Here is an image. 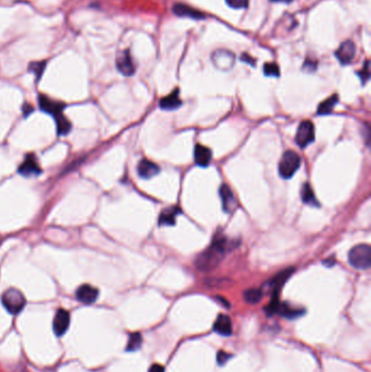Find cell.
Returning a JSON list of instances; mask_svg holds the SVG:
<instances>
[{
	"mask_svg": "<svg viewBox=\"0 0 371 372\" xmlns=\"http://www.w3.org/2000/svg\"><path fill=\"white\" fill-rule=\"evenodd\" d=\"M230 248L228 238L225 235H216L207 251H205L196 260V267L201 270H211L224 258L226 252Z\"/></svg>",
	"mask_w": 371,
	"mask_h": 372,
	"instance_id": "cell-1",
	"label": "cell"
},
{
	"mask_svg": "<svg viewBox=\"0 0 371 372\" xmlns=\"http://www.w3.org/2000/svg\"><path fill=\"white\" fill-rule=\"evenodd\" d=\"M2 303L8 312L18 315L26 307L27 300L19 289L9 288L3 294Z\"/></svg>",
	"mask_w": 371,
	"mask_h": 372,
	"instance_id": "cell-2",
	"label": "cell"
},
{
	"mask_svg": "<svg viewBox=\"0 0 371 372\" xmlns=\"http://www.w3.org/2000/svg\"><path fill=\"white\" fill-rule=\"evenodd\" d=\"M301 167V157L293 151L285 152L279 162V173L283 179H291Z\"/></svg>",
	"mask_w": 371,
	"mask_h": 372,
	"instance_id": "cell-3",
	"label": "cell"
},
{
	"mask_svg": "<svg viewBox=\"0 0 371 372\" xmlns=\"http://www.w3.org/2000/svg\"><path fill=\"white\" fill-rule=\"evenodd\" d=\"M349 260L356 269H368L371 264V247L367 244H362L352 248L349 254Z\"/></svg>",
	"mask_w": 371,
	"mask_h": 372,
	"instance_id": "cell-4",
	"label": "cell"
},
{
	"mask_svg": "<svg viewBox=\"0 0 371 372\" xmlns=\"http://www.w3.org/2000/svg\"><path fill=\"white\" fill-rule=\"evenodd\" d=\"M315 139V127L310 121H303L296 132L295 142L301 148L307 147Z\"/></svg>",
	"mask_w": 371,
	"mask_h": 372,
	"instance_id": "cell-5",
	"label": "cell"
},
{
	"mask_svg": "<svg viewBox=\"0 0 371 372\" xmlns=\"http://www.w3.org/2000/svg\"><path fill=\"white\" fill-rule=\"evenodd\" d=\"M18 172L22 177L33 178V177H37L38 175H40L42 169H40V167H39L36 157L34 155H28L26 157V159H24V161L19 167Z\"/></svg>",
	"mask_w": 371,
	"mask_h": 372,
	"instance_id": "cell-6",
	"label": "cell"
},
{
	"mask_svg": "<svg viewBox=\"0 0 371 372\" xmlns=\"http://www.w3.org/2000/svg\"><path fill=\"white\" fill-rule=\"evenodd\" d=\"M70 313L65 309H59L56 312V316L53 321V329L56 335L61 336L63 335L70 326Z\"/></svg>",
	"mask_w": 371,
	"mask_h": 372,
	"instance_id": "cell-7",
	"label": "cell"
},
{
	"mask_svg": "<svg viewBox=\"0 0 371 372\" xmlns=\"http://www.w3.org/2000/svg\"><path fill=\"white\" fill-rule=\"evenodd\" d=\"M219 194L222 202V209H224L227 213L233 212L237 207V201L232 192V189H231L228 185L222 184L220 187Z\"/></svg>",
	"mask_w": 371,
	"mask_h": 372,
	"instance_id": "cell-8",
	"label": "cell"
},
{
	"mask_svg": "<svg viewBox=\"0 0 371 372\" xmlns=\"http://www.w3.org/2000/svg\"><path fill=\"white\" fill-rule=\"evenodd\" d=\"M117 68L123 76L131 77L135 73V64L133 62L130 51L122 52L117 59Z\"/></svg>",
	"mask_w": 371,
	"mask_h": 372,
	"instance_id": "cell-9",
	"label": "cell"
},
{
	"mask_svg": "<svg viewBox=\"0 0 371 372\" xmlns=\"http://www.w3.org/2000/svg\"><path fill=\"white\" fill-rule=\"evenodd\" d=\"M76 295L78 301H80L81 303H83L85 305H90L94 304L97 301L100 292H98V289L96 287L92 285L83 284L77 289Z\"/></svg>",
	"mask_w": 371,
	"mask_h": 372,
	"instance_id": "cell-10",
	"label": "cell"
},
{
	"mask_svg": "<svg viewBox=\"0 0 371 372\" xmlns=\"http://www.w3.org/2000/svg\"><path fill=\"white\" fill-rule=\"evenodd\" d=\"M356 54L355 44L351 40H346L337 49L335 56L342 64H349L352 62Z\"/></svg>",
	"mask_w": 371,
	"mask_h": 372,
	"instance_id": "cell-11",
	"label": "cell"
},
{
	"mask_svg": "<svg viewBox=\"0 0 371 372\" xmlns=\"http://www.w3.org/2000/svg\"><path fill=\"white\" fill-rule=\"evenodd\" d=\"M38 104H39L40 109L49 114L54 115V117H56L57 114L62 113L63 107H64V105L62 103L55 101V99L49 98L45 95H40L38 97Z\"/></svg>",
	"mask_w": 371,
	"mask_h": 372,
	"instance_id": "cell-12",
	"label": "cell"
},
{
	"mask_svg": "<svg viewBox=\"0 0 371 372\" xmlns=\"http://www.w3.org/2000/svg\"><path fill=\"white\" fill-rule=\"evenodd\" d=\"M159 172L160 168L158 165L148 159H142L137 164V173L142 179L154 178L155 176H157Z\"/></svg>",
	"mask_w": 371,
	"mask_h": 372,
	"instance_id": "cell-13",
	"label": "cell"
},
{
	"mask_svg": "<svg viewBox=\"0 0 371 372\" xmlns=\"http://www.w3.org/2000/svg\"><path fill=\"white\" fill-rule=\"evenodd\" d=\"M212 158V153L208 147L197 144L194 150V159L200 167H207Z\"/></svg>",
	"mask_w": 371,
	"mask_h": 372,
	"instance_id": "cell-14",
	"label": "cell"
},
{
	"mask_svg": "<svg viewBox=\"0 0 371 372\" xmlns=\"http://www.w3.org/2000/svg\"><path fill=\"white\" fill-rule=\"evenodd\" d=\"M173 12H175L178 16H182V18H191L195 20H201L205 18V15L202 12L183 4H177L173 7Z\"/></svg>",
	"mask_w": 371,
	"mask_h": 372,
	"instance_id": "cell-15",
	"label": "cell"
},
{
	"mask_svg": "<svg viewBox=\"0 0 371 372\" xmlns=\"http://www.w3.org/2000/svg\"><path fill=\"white\" fill-rule=\"evenodd\" d=\"M213 331L220 335L230 336L232 334V324L227 315H219L213 324Z\"/></svg>",
	"mask_w": 371,
	"mask_h": 372,
	"instance_id": "cell-16",
	"label": "cell"
},
{
	"mask_svg": "<svg viewBox=\"0 0 371 372\" xmlns=\"http://www.w3.org/2000/svg\"><path fill=\"white\" fill-rule=\"evenodd\" d=\"M181 105H182V102H181L179 96V89H176L170 95L161 98L159 103L160 108L163 110H175L178 109Z\"/></svg>",
	"mask_w": 371,
	"mask_h": 372,
	"instance_id": "cell-17",
	"label": "cell"
},
{
	"mask_svg": "<svg viewBox=\"0 0 371 372\" xmlns=\"http://www.w3.org/2000/svg\"><path fill=\"white\" fill-rule=\"evenodd\" d=\"M234 57L228 52H218L213 55V62L221 70H228L233 65Z\"/></svg>",
	"mask_w": 371,
	"mask_h": 372,
	"instance_id": "cell-18",
	"label": "cell"
},
{
	"mask_svg": "<svg viewBox=\"0 0 371 372\" xmlns=\"http://www.w3.org/2000/svg\"><path fill=\"white\" fill-rule=\"evenodd\" d=\"M181 212L178 207H169L160 212L159 226H175L177 216Z\"/></svg>",
	"mask_w": 371,
	"mask_h": 372,
	"instance_id": "cell-19",
	"label": "cell"
},
{
	"mask_svg": "<svg viewBox=\"0 0 371 372\" xmlns=\"http://www.w3.org/2000/svg\"><path fill=\"white\" fill-rule=\"evenodd\" d=\"M293 271H294V269H292V268L283 270L280 272V274H278L276 277H274V279H272L271 281H269V286L272 289V293H279L280 288H281L282 285L285 283V281L291 277Z\"/></svg>",
	"mask_w": 371,
	"mask_h": 372,
	"instance_id": "cell-20",
	"label": "cell"
},
{
	"mask_svg": "<svg viewBox=\"0 0 371 372\" xmlns=\"http://www.w3.org/2000/svg\"><path fill=\"white\" fill-rule=\"evenodd\" d=\"M277 313H279V315H281L287 319H295L300 317L301 315H303V311L302 309H296V308H293L291 307L290 305L284 303V304H279V307L277 309Z\"/></svg>",
	"mask_w": 371,
	"mask_h": 372,
	"instance_id": "cell-21",
	"label": "cell"
},
{
	"mask_svg": "<svg viewBox=\"0 0 371 372\" xmlns=\"http://www.w3.org/2000/svg\"><path fill=\"white\" fill-rule=\"evenodd\" d=\"M301 196L302 200L305 204L310 205V206H320L319 202L317 201V198L315 196L314 191H312V187L309 183H305L302 187V192H301Z\"/></svg>",
	"mask_w": 371,
	"mask_h": 372,
	"instance_id": "cell-22",
	"label": "cell"
},
{
	"mask_svg": "<svg viewBox=\"0 0 371 372\" xmlns=\"http://www.w3.org/2000/svg\"><path fill=\"white\" fill-rule=\"evenodd\" d=\"M337 101H339V96L337 95H333L331 97L327 98L326 101H324L318 106V114L326 115V114L331 113V111L334 108V106L337 104Z\"/></svg>",
	"mask_w": 371,
	"mask_h": 372,
	"instance_id": "cell-23",
	"label": "cell"
},
{
	"mask_svg": "<svg viewBox=\"0 0 371 372\" xmlns=\"http://www.w3.org/2000/svg\"><path fill=\"white\" fill-rule=\"evenodd\" d=\"M56 124H57V131L59 135H67L71 131V122L64 117L62 113L56 115Z\"/></svg>",
	"mask_w": 371,
	"mask_h": 372,
	"instance_id": "cell-24",
	"label": "cell"
},
{
	"mask_svg": "<svg viewBox=\"0 0 371 372\" xmlns=\"http://www.w3.org/2000/svg\"><path fill=\"white\" fill-rule=\"evenodd\" d=\"M261 299H262V292L260 291V289H257V288L247 289V291L244 293L245 302L251 305L258 304L261 301Z\"/></svg>",
	"mask_w": 371,
	"mask_h": 372,
	"instance_id": "cell-25",
	"label": "cell"
},
{
	"mask_svg": "<svg viewBox=\"0 0 371 372\" xmlns=\"http://www.w3.org/2000/svg\"><path fill=\"white\" fill-rule=\"evenodd\" d=\"M143 343V338L142 335L139 333H133L130 335L129 342H128V346H127V351L129 352H135L141 349Z\"/></svg>",
	"mask_w": 371,
	"mask_h": 372,
	"instance_id": "cell-26",
	"label": "cell"
},
{
	"mask_svg": "<svg viewBox=\"0 0 371 372\" xmlns=\"http://www.w3.org/2000/svg\"><path fill=\"white\" fill-rule=\"evenodd\" d=\"M45 67H46V62H44V61H42V62H33L30 65V71H32L33 73H34L35 77L37 78V80H39L40 77H42L44 70H45Z\"/></svg>",
	"mask_w": 371,
	"mask_h": 372,
	"instance_id": "cell-27",
	"label": "cell"
},
{
	"mask_svg": "<svg viewBox=\"0 0 371 372\" xmlns=\"http://www.w3.org/2000/svg\"><path fill=\"white\" fill-rule=\"evenodd\" d=\"M263 73H265L267 77H279L280 69L276 63H266L263 65Z\"/></svg>",
	"mask_w": 371,
	"mask_h": 372,
	"instance_id": "cell-28",
	"label": "cell"
},
{
	"mask_svg": "<svg viewBox=\"0 0 371 372\" xmlns=\"http://www.w3.org/2000/svg\"><path fill=\"white\" fill-rule=\"evenodd\" d=\"M226 2L233 9H244L249 6V0H226Z\"/></svg>",
	"mask_w": 371,
	"mask_h": 372,
	"instance_id": "cell-29",
	"label": "cell"
},
{
	"mask_svg": "<svg viewBox=\"0 0 371 372\" xmlns=\"http://www.w3.org/2000/svg\"><path fill=\"white\" fill-rule=\"evenodd\" d=\"M231 357H232V355H231V354H228V353H226V352H224V351H221V352H219V353H218L217 361H218V363H219L220 366H224L225 363H227V362H228V360H229Z\"/></svg>",
	"mask_w": 371,
	"mask_h": 372,
	"instance_id": "cell-30",
	"label": "cell"
},
{
	"mask_svg": "<svg viewBox=\"0 0 371 372\" xmlns=\"http://www.w3.org/2000/svg\"><path fill=\"white\" fill-rule=\"evenodd\" d=\"M358 74H359V77H360L362 83H366L369 80L370 74H369V62L368 61H366L364 69H362Z\"/></svg>",
	"mask_w": 371,
	"mask_h": 372,
	"instance_id": "cell-31",
	"label": "cell"
},
{
	"mask_svg": "<svg viewBox=\"0 0 371 372\" xmlns=\"http://www.w3.org/2000/svg\"><path fill=\"white\" fill-rule=\"evenodd\" d=\"M148 372H164V368L161 365H157V363H156V365H153L151 367Z\"/></svg>",
	"mask_w": 371,
	"mask_h": 372,
	"instance_id": "cell-32",
	"label": "cell"
},
{
	"mask_svg": "<svg viewBox=\"0 0 371 372\" xmlns=\"http://www.w3.org/2000/svg\"><path fill=\"white\" fill-rule=\"evenodd\" d=\"M271 2H274V3H284V4H290V3H292V2H293V0H271Z\"/></svg>",
	"mask_w": 371,
	"mask_h": 372,
	"instance_id": "cell-33",
	"label": "cell"
}]
</instances>
